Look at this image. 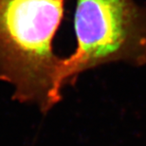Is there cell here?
Listing matches in <instances>:
<instances>
[{"label":"cell","instance_id":"2","mask_svg":"<svg viewBox=\"0 0 146 146\" xmlns=\"http://www.w3.org/2000/svg\"><path fill=\"white\" fill-rule=\"evenodd\" d=\"M76 46L63 57V87L112 63L146 65V7L135 0H75Z\"/></svg>","mask_w":146,"mask_h":146},{"label":"cell","instance_id":"1","mask_svg":"<svg viewBox=\"0 0 146 146\" xmlns=\"http://www.w3.org/2000/svg\"><path fill=\"white\" fill-rule=\"evenodd\" d=\"M65 0H0V80L13 97L35 103L43 111L62 98L63 57L54 39Z\"/></svg>","mask_w":146,"mask_h":146}]
</instances>
